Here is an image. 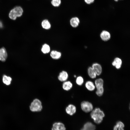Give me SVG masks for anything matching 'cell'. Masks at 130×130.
I'll return each instance as SVG.
<instances>
[{
	"mask_svg": "<svg viewBox=\"0 0 130 130\" xmlns=\"http://www.w3.org/2000/svg\"><path fill=\"white\" fill-rule=\"evenodd\" d=\"M90 116L94 123L99 124L102 122L105 115L104 111L99 108H96L91 111Z\"/></svg>",
	"mask_w": 130,
	"mask_h": 130,
	"instance_id": "1",
	"label": "cell"
},
{
	"mask_svg": "<svg viewBox=\"0 0 130 130\" xmlns=\"http://www.w3.org/2000/svg\"><path fill=\"white\" fill-rule=\"evenodd\" d=\"M30 109L33 112L41 111L42 109L41 101L37 98L34 99L31 104Z\"/></svg>",
	"mask_w": 130,
	"mask_h": 130,
	"instance_id": "2",
	"label": "cell"
},
{
	"mask_svg": "<svg viewBox=\"0 0 130 130\" xmlns=\"http://www.w3.org/2000/svg\"><path fill=\"white\" fill-rule=\"evenodd\" d=\"M23 10L20 6H16L12 9L9 14V17L11 19L15 20L17 17H20L22 15Z\"/></svg>",
	"mask_w": 130,
	"mask_h": 130,
	"instance_id": "3",
	"label": "cell"
},
{
	"mask_svg": "<svg viewBox=\"0 0 130 130\" xmlns=\"http://www.w3.org/2000/svg\"><path fill=\"white\" fill-rule=\"evenodd\" d=\"M81 107L82 110L86 113L91 112L93 109L92 104L87 101L82 102L81 104Z\"/></svg>",
	"mask_w": 130,
	"mask_h": 130,
	"instance_id": "4",
	"label": "cell"
},
{
	"mask_svg": "<svg viewBox=\"0 0 130 130\" xmlns=\"http://www.w3.org/2000/svg\"><path fill=\"white\" fill-rule=\"evenodd\" d=\"M96 126L91 122H88L85 123L80 130H95Z\"/></svg>",
	"mask_w": 130,
	"mask_h": 130,
	"instance_id": "5",
	"label": "cell"
},
{
	"mask_svg": "<svg viewBox=\"0 0 130 130\" xmlns=\"http://www.w3.org/2000/svg\"><path fill=\"white\" fill-rule=\"evenodd\" d=\"M76 106L72 104H70L65 109L66 113L72 116L76 112Z\"/></svg>",
	"mask_w": 130,
	"mask_h": 130,
	"instance_id": "6",
	"label": "cell"
},
{
	"mask_svg": "<svg viewBox=\"0 0 130 130\" xmlns=\"http://www.w3.org/2000/svg\"><path fill=\"white\" fill-rule=\"evenodd\" d=\"M52 130H66V128L63 123L56 122L53 124Z\"/></svg>",
	"mask_w": 130,
	"mask_h": 130,
	"instance_id": "7",
	"label": "cell"
},
{
	"mask_svg": "<svg viewBox=\"0 0 130 130\" xmlns=\"http://www.w3.org/2000/svg\"><path fill=\"white\" fill-rule=\"evenodd\" d=\"M92 67L96 73L97 76L100 75L102 73V69L101 66L97 63L93 64Z\"/></svg>",
	"mask_w": 130,
	"mask_h": 130,
	"instance_id": "8",
	"label": "cell"
},
{
	"mask_svg": "<svg viewBox=\"0 0 130 130\" xmlns=\"http://www.w3.org/2000/svg\"><path fill=\"white\" fill-rule=\"evenodd\" d=\"M68 77V74L67 72L63 71L59 73L58 77V78L60 81L64 82L67 80Z\"/></svg>",
	"mask_w": 130,
	"mask_h": 130,
	"instance_id": "9",
	"label": "cell"
},
{
	"mask_svg": "<svg viewBox=\"0 0 130 130\" xmlns=\"http://www.w3.org/2000/svg\"><path fill=\"white\" fill-rule=\"evenodd\" d=\"M7 53L5 49L3 47L0 49V60L4 62L7 57Z\"/></svg>",
	"mask_w": 130,
	"mask_h": 130,
	"instance_id": "10",
	"label": "cell"
},
{
	"mask_svg": "<svg viewBox=\"0 0 130 130\" xmlns=\"http://www.w3.org/2000/svg\"><path fill=\"white\" fill-rule=\"evenodd\" d=\"M100 36L103 40L107 41L110 38V35L108 32L106 31H103L101 33Z\"/></svg>",
	"mask_w": 130,
	"mask_h": 130,
	"instance_id": "11",
	"label": "cell"
},
{
	"mask_svg": "<svg viewBox=\"0 0 130 130\" xmlns=\"http://www.w3.org/2000/svg\"><path fill=\"white\" fill-rule=\"evenodd\" d=\"M85 86L88 90L91 91H93L96 88L95 84L91 81H86L85 84Z\"/></svg>",
	"mask_w": 130,
	"mask_h": 130,
	"instance_id": "12",
	"label": "cell"
},
{
	"mask_svg": "<svg viewBox=\"0 0 130 130\" xmlns=\"http://www.w3.org/2000/svg\"><path fill=\"white\" fill-rule=\"evenodd\" d=\"M70 23L71 26L74 27H77L80 23L79 18L77 17L72 18L70 20Z\"/></svg>",
	"mask_w": 130,
	"mask_h": 130,
	"instance_id": "13",
	"label": "cell"
},
{
	"mask_svg": "<svg viewBox=\"0 0 130 130\" xmlns=\"http://www.w3.org/2000/svg\"><path fill=\"white\" fill-rule=\"evenodd\" d=\"M122 64L121 60L119 58H115L112 63V65L115 66L117 69H119L121 67Z\"/></svg>",
	"mask_w": 130,
	"mask_h": 130,
	"instance_id": "14",
	"label": "cell"
},
{
	"mask_svg": "<svg viewBox=\"0 0 130 130\" xmlns=\"http://www.w3.org/2000/svg\"><path fill=\"white\" fill-rule=\"evenodd\" d=\"M124 125L122 122L118 121L117 122L114 126L113 130H124Z\"/></svg>",
	"mask_w": 130,
	"mask_h": 130,
	"instance_id": "15",
	"label": "cell"
},
{
	"mask_svg": "<svg viewBox=\"0 0 130 130\" xmlns=\"http://www.w3.org/2000/svg\"><path fill=\"white\" fill-rule=\"evenodd\" d=\"M72 87V84L70 81H64L62 85V88L63 89L66 91L70 90Z\"/></svg>",
	"mask_w": 130,
	"mask_h": 130,
	"instance_id": "16",
	"label": "cell"
},
{
	"mask_svg": "<svg viewBox=\"0 0 130 130\" xmlns=\"http://www.w3.org/2000/svg\"><path fill=\"white\" fill-rule=\"evenodd\" d=\"M50 55L51 57L52 58L54 59H58L61 57V53L59 52L53 50L51 51Z\"/></svg>",
	"mask_w": 130,
	"mask_h": 130,
	"instance_id": "17",
	"label": "cell"
},
{
	"mask_svg": "<svg viewBox=\"0 0 130 130\" xmlns=\"http://www.w3.org/2000/svg\"><path fill=\"white\" fill-rule=\"evenodd\" d=\"M94 83L96 89L103 87L104 82L102 78L97 79L95 80Z\"/></svg>",
	"mask_w": 130,
	"mask_h": 130,
	"instance_id": "18",
	"label": "cell"
},
{
	"mask_svg": "<svg viewBox=\"0 0 130 130\" xmlns=\"http://www.w3.org/2000/svg\"><path fill=\"white\" fill-rule=\"evenodd\" d=\"M88 74L89 77L91 78H95L97 75L92 67H90L88 69Z\"/></svg>",
	"mask_w": 130,
	"mask_h": 130,
	"instance_id": "19",
	"label": "cell"
},
{
	"mask_svg": "<svg viewBox=\"0 0 130 130\" xmlns=\"http://www.w3.org/2000/svg\"><path fill=\"white\" fill-rule=\"evenodd\" d=\"M41 26L42 27L46 29H50L51 27V25L47 20H43L42 22Z\"/></svg>",
	"mask_w": 130,
	"mask_h": 130,
	"instance_id": "20",
	"label": "cell"
},
{
	"mask_svg": "<svg viewBox=\"0 0 130 130\" xmlns=\"http://www.w3.org/2000/svg\"><path fill=\"white\" fill-rule=\"evenodd\" d=\"M11 78L9 76H8L6 75H4L3 77L2 81L4 84L7 85H9L10 84L12 81Z\"/></svg>",
	"mask_w": 130,
	"mask_h": 130,
	"instance_id": "21",
	"label": "cell"
},
{
	"mask_svg": "<svg viewBox=\"0 0 130 130\" xmlns=\"http://www.w3.org/2000/svg\"><path fill=\"white\" fill-rule=\"evenodd\" d=\"M41 51L44 54H46L49 53L50 51V48L49 46L47 44H44L42 47Z\"/></svg>",
	"mask_w": 130,
	"mask_h": 130,
	"instance_id": "22",
	"label": "cell"
},
{
	"mask_svg": "<svg viewBox=\"0 0 130 130\" xmlns=\"http://www.w3.org/2000/svg\"><path fill=\"white\" fill-rule=\"evenodd\" d=\"M96 89V94L99 97L102 96L103 95L104 91L103 87L98 88Z\"/></svg>",
	"mask_w": 130,
	"mask_h": 130,
	"instance_id": "23",
	"label": "cell"
},
{
	"mask_svg": "<svg viewBox=\"0 0 130 130\" xmlns=\"http://www.w3.org/2000/svg\"><path fill=\"white\" fill-rule=\"evenodd\" d=\"M84 82V79L81 76L78 77L76 79V83L77 84L79 85H82Z\"/></svg>",
	"mask_w": 130,
	"mask_h": 130,
	"instance_id": "24",
	"label": "cell"
},
{
	"mask_svg": "<svg viewBox=\"0 0 130 130\" xmlns=\"http://www.w3.org/2000/svg\"><path fill=\"white\" fill-rule=\"evenodd\" d=\"M61 2V0H52L51 3L53 6L58 7L60 5Z\"/></svg>",
	"mask_w": 130,
	"mask_h": 130,
	"instance_id": "25",
	"label": "cell"
},
{
	"mask_svg": "<svg viewBox=\"0 0 130 130\" xmlns=\"http://www.w3.org/2000/svg\"><path fill=\"white\" fill-rule=\"evenodd\" d=\"M85 2L87 4H91L93 3L95 0H84Z\"/></svg>",
	"mask_w": 130,
	"mask_h": 130,
	"instance_id": "26",
	"label": "cell"
},
{
	"mask_svg": "<svg viewBox=\"0 0 130 130\" xmlns=\"http://www.w3.org/2000/svg\"><path fill=\"white\" fill-rule=\"evenodd\" d=\"M3 27V25L2 22L0 21V28H2Z\"/></svg>",
	"mask_w": 130,
	"mask_h": 130,
	"instance_id": "27",
	"label": "cell"
},
{
	"mask_svg": "<svg viewBox=\"0 0 130 130\" xmlns=\"http://www.w3.org/2000/svg\"><path fill=\"white\" fill-rule=\"evenodd\" d=\"M115 1H117L119 0H114Z\"/></svg>",
	"mask_w": 130,
	"mask_h": 130,
	"instance_id": "28",
	"label": "cell"
},
{
	"mask_svg": "<svg viewBox=\"0 0 130 130\" xmlns=\"http://www.w3.org/2000/svg\"><path fill=\"white\" fill-rule=\"evenodd\" d=\"M74 77H76V76L75 75H74Z\"/></svg>",
	"mask_w": 130,
	"mask_h": 130,
	"instance_id": "29",
	"label": "cell"
}]
</instances>
